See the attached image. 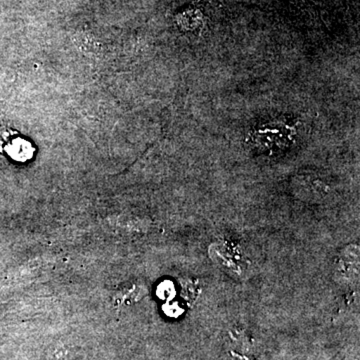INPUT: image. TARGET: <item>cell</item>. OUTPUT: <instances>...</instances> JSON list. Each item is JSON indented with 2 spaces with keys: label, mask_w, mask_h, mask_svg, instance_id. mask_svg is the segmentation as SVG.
Masks as SVG:
<instances>
[{
  "label": "cell",
  "mask_w": 360,
  "mask_h": 360,
  "mask_svg": "<svg viewBox=\"0 0 360 360\" xmlns=\"http://www.w3.org/2000/svg\"><path fill=\"white\" fill-rule=\"evenodd\" d=\"M174 286H172V283H162L158 288V295H160V297H168V295H174Z\"/></svg>",
  "instance_id": "7a4b0ae2"
},
{
  "label": "cell",
  "mask_w": 360,
  "mask_h": 360,
  "mask_svg": "<svg viewBox=\"0 0 360 360\" xmlns=\"http://www.w3.org/2000/svg\"><path fill=\"white\" fill-rule=\"evenodd\" d=\"M18 132L11 129H0V153H6L14 160L25 162L33 156V149L30 142L14 137Z\"/></svg>",
  "instance_id": "6da1fadb"
}]
</instances>
